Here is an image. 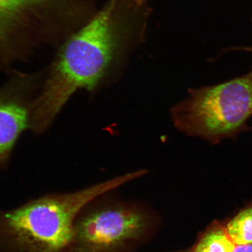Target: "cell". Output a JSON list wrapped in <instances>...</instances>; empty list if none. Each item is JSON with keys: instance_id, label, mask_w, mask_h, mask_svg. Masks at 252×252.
I'll return each instance as SVG.
<instances>
[{"instance_id": "277c9868", "label": "cell", "mask_w": 252, "mask_h": 252, "mask_svg": "<svg viewBox=\"0 0 252 252\" xmlns=\"http://www.w3.org/2000/svg\"><path fill=\"white\" fill-rule=\"evenodd\" d=\"M251 116L252 70L225 83L192 89L171 110L179 130L212 144L248 131Z\"/></svg>"}, {"instance_id": "8fae6325", "label": "cell", "mask_w": 252, "mask_h": 252, "mask_svg": "<svg viewBox=\"0 0 252 252\" xmlns=\"http://www.w3.org/2000/svg\"><path fill=\"white\" fill-rule=\"evenodd\" d=\"M251 50H252V48L251 49Z\"/></svg>"}, {"instance_id": "5b68a950", "label": "cell", "mask_w": 252, "mask_h": 252, "mask_svg": "<svg viewBox=\"0 0 252 252\" xmlns=\"http://www.w3.org/2000/svg\"><path fill=\"white\" fill-rule=\"evenodd\" d=\"M100 196L75 217L72 252H123L149 235L152 222L143 210L107 203Z\"/></svg>"}, {"instance_id": "30bf717a", "label": "cell", "mask_w": 252, "mask_h": 252, "mask_svg": "<svg viewBox=\"0 0 252 252\" xmlns=\"http://www.w3.org/2000/svg\"><path fill=\"white\" fill-rule=\"evenodd\" d=\"M137 1L141 2H145V1H147L146 0H137Z\"/></svg>"}, {"instance_id": "3957f363", "label": "cell", "mask_w": 252, "mask_h": 252, "mask_svg": "<svg viewBox=\"0 0 252 252\" xmlns=\"http://www.w3.org/2000/svg\"><path fill=\"white\" fill-rule=\"evenodd\" d=\"M99 0H0V70L56 49L98 11Z\"/></svg>"}, {"instance_id": "7a4b0ae2", "label": "cell", "mask_w": 252, "mask_h": 252, "mask_svg": "<svg viewBox=\"0 0 252 252\" xmlns=\"http://www.w3.org/2000/svg\"><path fill=\"white\" fill-rule=\"evenodd\" d=\"M127 175L0 209V252H72L75 217L85 205L126 184Z\"/></svg>"}, {"instance_id": "ba28073f", "label": "cell", "mask_w": 252, "mask_h": 252, "mask_svg": "<svg viewBox=\"0 0 252 252\" xmlns=\"http://www.w3.org/2000/svg\"><path fill=\"white\" fill-rule=\"evenodd\" d=\"M225 227L236 245L252 244V203L236 214Z\"/></svg>"}, {"instance_id": "52a82bcc", "label": "cell", "mask_w": 252, "mask_h": 252, "mask_svg": "<svg viewBox=\"0 0 252 252\" xmlns=\"http://www.w3.org/2000/svg\"><path fill=\"white\" fill-rule=\"evenodd\" d=\"M236 246L225 226L216 224L201 236L190 252H234Z\"/></svg>"}, {"instance_id": "8992f818", "label": "cell", "mask_w": 252, "mask_h": 252, "mask_svg": "<svg viewBox=\"0 0 252 252\" xmlns=\"http://www.w3.org/2000/svg\"><path fill=\"white\" fill-rule=\"evenodd\" d=\"M44 70L12 71L0 88V169L8 165L20 135L31 127L32 109L43 80Z\"/></svg>"}, {"instance_id": "6da1fadb", "label": "cell", "mask_w": 252, "mask_h": 252, "mask_svg": "<svg viewBox=\"0 0 252 252\" xmlns=\"http://www.w3.org/2000/svg\"><path fill=\"white\" fill-rule=\"evenodd\" d=\"M150 14L147 1L108 0L56 47L33 103L34 131L44 133L72 94L95 90L121 67L143 42Z\"/></svg>"}, {"instance_id": "9c48e42d", "label": "cell", "mask_w": 252, "mask_h": 252, "mask_svg": "<svg viewBox=\"0 0 252 252\" xmlns=\"http://www.w3.org/2000/svg\"><path fill=\"white\" fill-rule=\"evenodd\" d=\"M234 252H252V244L236 245Z\"/></svg>"}]
</instances>
